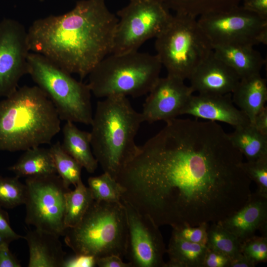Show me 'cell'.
Segmentation results:
<instances>
[{
  "mask_svg": "<svg viewBox=\"0 0 267 267\" xmlns=\"http://www.w3.org/2000/svg\"><path fill=\"white\" fill-rule=\"evenodd\" d=\"M166 123L117 176L122 200L158 226L218 222L242 207L251 180L228 134L212 121Z\"/></svg>",
  "mask_w": 267,
  "mask_h": 267,
  "instance_id": "6da1fadb",
  "label": "cell"
},
{
  "mask_svg": "<svg viewBox=\"0 0 267 267\" xmlns=\"http://www.w3.org/2000/svg\"><path fill=\"white\" fill-rule=\"evenodd\" d=\"M118 21L105 0H80L66 13L34 21L27 31L29 49L83 79L112 53Z\"/></svg>",
  "mask_w": 267,
  "mask_h": 267,
  "instance_id": "7a4b0ae2",
  "label": "cell"
},
{
  "mask_svg": "<svg viewBox=\"0 0 267 267\" xmlns=\"http://www.w3.org/2000/svg\"><path fill=\"white\" fill-rule=\"evenodd\" d=\"M50 100L37 86H24L0 102V151L49 144L61 130Z\"/></svg>",
  "mask_w": 267,
  "mask_h": 267,
  "instance_id": "3957f363",
  "label": "cell"
},
{
  "mask_svg": "<svg viewBox=\"0 0 267 267\" xmlns=\"http://www.w3.org/2000/svg\"><path fill=\"white\" fill-rule=\"evenodd\" d=\"M144 122L127 96L112 95L97 102L90 126L93 154L104 173L116 179L135 155V137Z\"/></svg>",
  "mask_w": 267,
  "mask_h": 267,
  "instance_id": "277c9868",
  "label": "cell"
},
{
  "mask_svg": "<svg viewBox=\"0 0 267 267\" xmlns=\"http://www.w3.org/2000/svg\"><path fill=\"white\" fill-rule=\"evenodd\" d=\"M64 242L74 254L96 258L115 255L125 257L128 229L123 203L93 200L75 226L67 228Z\"/></svg>",
  "mask_w": 267,
  "mask_h": 267,
  "instance_id": "5b68a950",
  "label": "cell"
},
{
  "mask_svg": "<svg viewBox=\"0 0 267 267\" xmlns=\"http://www.w3.org/2000/svg\"><path fill=\"white\" fill-rule=\"evenodd\" d=\"M162 65L157 56L137 51L104 58L88 75L91 93L138 97L147 94L160 78Z\"/></svg>",
  "mask_w": 267,
  "mask_h": 267,
  "instance_id": "8992f818",
  "label": "cell"
},
{
  "mask_svg": "<svg viewBox=\"0 0 267 267\" xmlns=\"http://www.w3.org/2000/svg\"><path fill=\"white\" fill-rule=\"evenodd\" d=\"M156 55L167 75L183 81L213 51V45L197 18L175 13L155 38Z\"/></svg>",
  "mask_w": 267,
  "mask_h": 267,
  "instance_id": "52a82bcc",
  "label": "cell"
},
{
  "mask_svg": "<svg viewBox=\"0 0 267 267\" xmlns=\"http://www.w3.org/2000/svg\"><path fill=\"white\" fill-rule=\"evenodd\" d=\"M28 74L47 95L61 119L90 125L91 92L88 84L74 79L43 55L29 52Z\"/></svg>",
  "mask_w": 267,
  "mask_h": 267,
  "instance_id": "ba28073f",
  "label": "cell"
},
{
  "mask_svg": "<svg viewBox=\"0 0 267 267\" xmlns=\"http://www.w3.org/2000/svg\"><path fill=\"white\" fill-rule=\"evenodd\" d=\"M117 15L113 54L137 51L146 41L156 38L173 16L162 0H129Z\"/></svg>",
  "mask_w": 267,
  "mask_h": 267,
  "instance_id": "9c48e42d",
  "label": "cell"
},
{
  "mask_svg": "<svg viewBox=\"0 0 267 267\" xmlns=\"http://www.w3.org/2000/svg\"><path fill=\"white\" fill-rule=\"evenodd\" d=\"M25 184V223L58 236H64L65 194L69 187L57 174L26 178Z\"/></svg>",
  "mask_w": 267,
  "mask_h": 267,
  "instance_id": "30bf717a",
  "label": "cell"
},
{
  "mask_svg": "<svg viewBox=\"0 0 267 267\" xmlns=\"http://www.w3.org/2000/svg\"><path fill=\"white\" fill-rule=\"evenodd\" d=\"M213 46L219 44H267V19L241 5L197 18Z\"/></svg>",
  "mask_w": 267,
  "mask_h": 267,
  "instance_id": "8fae6325",
  "label": "cell"
},
{
  "mask_svg": "<svg viewBox=\"0 0 267 267\" xmlns=\"http://www.w3.org/2000/svg\"><path fill=\"white\" fill-rule=\"evenodd\" d=\"M127 218L128 236L125 257L132 267H166L167 249L159 227L148 216L121 200Z\"/></svg>",
  "mask_w": 267,
  "mask_h": 267,
  "instance_id": "7c38bea8",
  "label": "cell"
},
{
  "mask_svg": "<svg viewBox=\"0 0 267 267\" xmlns=\"http://www.w3.org/2000/svg\"><path fill=\"white\" fill-rule=\"evenodd\" d=\"M29 52L24 26L12 19L0 21V97L14 92L21 78L28 74Z\"/></svg>",
  "mask_w": 267,
  "mask_h": 267,
  "instance_id": "4fadbf2b",
  "label": "cell"
},
{
  "mask_svg": "<svg viewBox=\"0 0 267 267\" xmlns=\"http://www.w3.org/2000/svg\"><path fill=\"white\" fill-rule=\"evenodd\" d=\"M193 93L190 87L180 79L168 75L160 77L143 105L141 113L144 122H167L177 118Z\"/></svg>",
  "mask_w": 267,
  "mask_h": 267,
  "instance_id": "5bb4252c",
  "label": "cell"
},
{
  "mask_svg": "<svg viewBox=\"0 0 267 267\" xmlns=\"http://www.w3.org/2000/svg\"><path fill=\"white\" fill-rule=\"evenodd\" d=\"M193 92L200 94L224 95L232 93L240 78L213 51L189 77Z\"/></svg>",
  "mask_w": 267,
  "mask_h": 267,
  "instance_id": "9a60e30c",
  "label": "cell"
},
{
  "mask_svg": "<svg viewBox=\"0 0 267 267\" xmlns=\"http://www.w3.org/2000/svg\"><path fill=\"white\" fill-rule=\"evenodd\" d=\"M183 114L208 121L222 122L235 128L251 124L246 115L233 105L231 93L192 94L182 111Z\"/></svg>",
  "mask_w": 267,
  "mask_h": 267,
  "instance_id": "2e32d148",
  "label": "cell"
},
{
  "mask_svg": "<svg viewBox=\"0 0 267 267\" xmlns=\"http://www.w3.org/2000/svg\"><path fill=\"white\" fill-rule=\"evenodd\" d=\"M218 222L241 243L254 236L257 230L267 236V197L257 192L251 193L242 207Z\"/></svg>",
  "mask_w": 267,
  "mask_h": 267,
  "instance_id": "e0dca14e",
  "label": "cell"
},
{
  "mask_svg": "<svg viewBox=\"0 0 267 267\" xmlns=\"http://www.w3.org/2000/svg\"><path fill=\"white\" fill-rule=\"evenodd\" d=\"M23 238L29 248L28 267H63L66 253L59 236L35 228Z\"/></svg>",
  "mask_w": 267,
  "mask_h": 267,
  "instance_id": "ac0fdd59",
  "label": "cell"
},
{
  "mask_svg": "<svg viewBox=\"0 0 267 267\" xmlns=\"http://www.w3.org/2000/svg\"><path fill=\"white\" fill-rule=\"evenodd\" d=\"M213 51L238 75L240 79L260 74L266 63L261 53L249 45H215Z\"/></svg>",
  "mask_w": 267,
  "mask_h": 267,
  "instance_id": "d6986e66",
  "label": "cell"
},
{
  "mask_svg": "<svg viewBox=\"0 0 267 267\" xmlns=\"http://www.w3.org/2000/svg\"><path fill=\"white\" fill-rule=\"evenodd\" d=\"M232 101L253 125L257 114L267 100V80L261 74L242 78L232 92Z\"/></svg>",
  "mask_w": 267,
  "mask_h": 267,
  "instance_id": "ffe728a7",
  "label": "cell"
},
{
  "mask_svg": "<svg viewBox=\"0 0 267 267\" xmlns=\"http://www.w3.org/2000/svg\"><path fill=\"white\" fill-rule=\"evenodd\" d=\"M62 132L64 150L88 173H93L98 163L92 152L90 132L81 130L70 121L66 122Z\"/></svg>",
  "mask_w": 267,
  "mask_h": 267,
  "instance_id": "44dd1931",
  "label": "cell"
},
{
  "mask_svg": "<svg viewBox=\"0 0 267 267\" xmlns=\"http://www.w3.org/2000/svg\"><path fill=\"white\" fill-rule=\"evenodd\" d=\"M8 169L19 178L57 174L50 149L40 146L25 150Z\"/></svg>",
  "mask_w": 267,
  "mask_h": 267,
  "instance_id": "7402d4cb",
  "label": "cell"
},
{
  "mask_svg": "<svg viewBox=\"0 0 267 267\" xmlns=\"http://www.w3.org/2000/svg\"><path fill=\"white\" fill-rule=\"evenodd\" d=\"M206 250V245L188 241L172 232L166 267H203Z\"/></svg>",
  "mask_w": 267,
  "mask_h": 267,
  "instance_id": "603a6c76",
  "label": "cell"
},
{
  "mask_svg": "<svg viewBox=\"0 0 267 267\" xmlns=\"http://www.w3.org/2000/svg\"><path fill=\"white\" fill-rule=\"evenodd\" d=\"M228 134L232 145L248 161L267 157V135L259 132L251 124L235 128Z\"/></svg>",
  "mask_w": 267,
  "mask_h": 267,
  "instance_id": "cb8c5ba5",
  "label": "cell"
},
{
  "mask_svg": "<svg viewBox=\"0 0 267 267\" xmlns=\"http://www.w3.org/2000/svg\"><path fill=\"white\" fill-rule=\"evenodd\" d=\"M175 13L195 18L227 11L240 5L243 0H162Z\"/></svg>",
  "mask_w": 267,
  "mask_h": 267,
  "instance_id": "d4e9b609",
  "label": "cell"
},
{
  "mask_svg": "<svg viewBox=\"0 0 267 267\" xmlns=\"http://www.w3.org/2000/svg\"><path fill=\"white\" fill-rule=\"evenodd\" d=\"M93 199L89 188L81 180L73 190L65 194L64 223L67 229L77 225L81 221Z\"/></svg>",
  "mask_w": 267,
  "mask_h": 267,
  "instance_id": "484cf974",
  "label": "cell"
},
{
  "mask_svg": "<svg viewBox=\"0 0 267 267\" xmlns=\"http://www.w3.org/2000/svg\"><path fill=\"white\" fill-rule=\"evenodd\" d=\"M241 242L233 233L218 222L209 224L206 247L227 256L230 261L240 255Z\"/></svg>",
  "mask_w": 267,
  "mask_h": 267,
  "instance_id": "4316f807",
  "label": "cell"
},
{
  "mask_svg": "<svg viewBox=\"0 0 267 267\" xmlns=\"http://www.w3.org/2000/svg\"><path fill=\"white\" fill-rule=\"evenodd\" d=\"M57 174L65 185L74 186L82 180V166L63 149L61 143L57 141L50 148Z\"/></svg>",
  "mask_w": 267,
  "mask_h": 267,
  "instance_id": "83f0119b",
  "label": "cell"
},
{
  "mask_svg": "<svg viewBox=\"0 0 267 267\" xmlns=\"http://www.w3.org/2000/svg\"><path fill=\"white\" fill-rule=\"evenodd\" d=\"M94 200L108 202H121L124 188L120 183L106 173L90 177L88 179Z\"/></svg>",
  "mask_w": 267,
  "mask_h": 267,
  "instance_id": "f1b7e54d",
  "label": "cell"
},
{
  "mask_svg": "<svg viewBox=\"0 0 267 267\" xmlns=\"http://www.w3.org/2000/svg\"><path fill=\"white\" fill-rule=\"evenodd\" d=\"M26 186L19 178L0 176V206L6 209H13L24 204Z\"/></svg>",
  "mask_w": 267,
  "mask_h": 267,
  "instance_id": "f546056e",
  "label": "cell"
},
{
  "mask_svg": "<svg viewBox=\"0 0 267 267\" xmlns=\"http://www.w3.org/2000/svg\"><path fill=\"white\" fill-rule=\"evenodd\" d=\"M241 167L251 181L257 184V192L267 197V157L242 162Z\"/></svg>",
  "mask_w": 267,
  "mask_h": 267,
  "instance_id": "4dcf8cb0",
  "label": "cell"
},
{
  "mask_svg": "<svg viewBox=\"0 0 267 267\" xmlns=\"http://www.w3.org/2000/svg\"><path fill=\"white\" fill-rule=\"evenodd\" d=\"M241 253L256 265L267 260V236L254 235L242 243Z\"/></svg>",
  "mask_w": 267,
  "mask_h": 267,
  "instance_id": "1f68e13d",
  "label": "cell"
},
{
  "mask_svg": "<svg viewBox=\"0 0 267 267\" xmlns=\"http://www.w3.org/2000/svg\"><path fill=\"white\" fill-rule=\"evenodd\" d=\"M208 226V223L196 226L184 224L172 227V232L188 241L206 245Z\"/></svg>",
  "mask_w": 267,
  "mask_h": 267,
  "instance_id": "d6a6232c",
  "label": "cell"
},
{
  "mask_svg": "<svg viewBox=\"0 0 267 267\" xmlns=\"http://www.w3.org/2000/svg\"><path fill=\"white\" fill-rule=\"evenodd\" d=\"M0 206V244H10L11 242L23 238L12 228L6 211Z\"/></svg>",
  "mask_w": 267,
  "mask_h": 267,
  "instance_id": "836d02e7",
  "label": "cell"
},
{
  "mask_svg": "<svg viewBox=\"0 0 267 267\" xmlns=\"http://www.w3.org/2000/svg\"><path fill=\"white\" fill-rule=\"evenodd\" d=\"M230 262L224 254L207 247L203 267H229Z\"/></svg>",
  "mask_w": 267,
  "mask_h": 267,
  "instance_id": "e575fe53",
  "label": "cell"
},
{
  "mask_svg": "<svg viewBox=\"0 0 267 267\" xmlns=\"http://www.w3.org/2000/svg\"><path fill=\"white\" fill-rule=\"evenodd\" d=\"M96 260L91 255L74 254L65 257L63 267H94L96 265Z\"/></svg>",
  "mask_w": 267,
  "mask_h": 267,
  "instance_id": "d590c367",
  "label": "cell"
},
{
  "mask_svg": "<svg viewBox=\"0 0 267 267\" xmlns=\"http://www.w3.org/2000/svg\"><path fill=\"white\" fill-rule=\"evenodd\" d=\"M242 3L245 10L267 19V0H243Z\"/></svg>",
  "mask_w": 267,
  "mask_h": 267,
  "instance_id": "8d00e7d4",
  "label": "cell"
},
{
  "mask_svg": "<svg viewBox=\"0 0 267 267\" xmlns=\"http://www.w3.org/2000/svg\"><path fill=\"white\" fill-rule=\"evenodd\" d=\"M9 245L8 243L0 244V267H21L20 262L10 251Z\"/></svg>",
  "mask_w": 267,
  "mask_h": 267,
  "instance_id": "74e56055",
  "label": "cell"
},
{
  "mask_svg": "<svg viewBox=\"0 0 267 267\" xmlns=\"http://www.w3.org/2000/svg\"><path fill=\"white\" fill-rule=\"evenodd\" d=\"M96 265L99 267H132L130 262L125 263L121 257L115 255L97 258Z\"/></svg>",
  "mask_w": 267,
  "mask_h": 267,
  "instance_id": "f35d334b",
  "label": "cell"
},
{
  "mask_svg": "<svg viewBox=\"0 0 267 267\" xmlns=\"http://www.w3.org/2000/svg\"><path fill=\"white\" fill-rule=\"evenodd\" d=\"M252 125L261 134L267 135V106H264L257 114Z\"/></svg>",
  "mask_w": 267,
  "mask_h": 267,
  "instance_id": "ab89813d",
  "label": "cell"
},
{
  "mask_svg": "<svg viewBox=\"0 0 267 267\" xmlns=\"http://www.w3.org/2000/svg\"><path fill=\"white\" fill-rule=\"evenodd\" d=\"M256 265L242 253L230 262L229 267H254Z\"/></svg>",
  "mask_w": 267,
  "mask_h": 267,
  "instance_id": "60d3db41",
  "label": "cell"
},
{
  "mask_svg": "<svg viewBox=\"0 0 267 267\" xmlns=\"http://www.w3.org/2000/svg\"><path fill=\"white\" fill-rule=\"evenodd\" d=\"M40 0L41 1H43V0Z\"/></svg>",
  "mask_w": 267,
  "mask_h": 267,
  "instance_id": "b9f144b4",
  "label": "cell"
}]
</instances>
